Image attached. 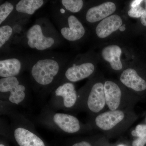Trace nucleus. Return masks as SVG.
<instances>
[{
  "mask_svg": "<svg viewBox=\"0 0 146 146\" xmlns=\"http://www.w3.org/2000/svg\"><path fill=\"white\" fill-rule=\"evenodd\" d=\"M63 71L60 60L54 57H46L33 64L30 69V75L36 87L44 90L54 85L62 76Z\"/></svg>",
  "mask_w": 146,
  "mask_h": 146,
  "instance_id": "obj_1",
  "label": "nucleus"
},
{
  "mask_svg": "<svg viewBox=\"0 0 146 146\" xmlns=\"http://www.w3.org/2000/svg\"><path fill=\"white\" fill-rule=\"evenodd\" d=\"M13 119L7 133L13 136L19 146H46L27 120L19 115H10Z\"/></svg>",
  "mask_w": 146,
  "mask_h": 146,
  "instance_id": "obj_2",
  "label": "nucleus"
},
{
  "mask_svg": "<svg viewBox=\"0 0 146 146\" xmlns=\"http://www.w3.org/2000/svg\"><path fill=\"white\" fill-rule=\"evenodd\" d=\"M40 120L48 126L63 133H77L81 127L79 121L74 116L63 112H54L50 110L42 112Z\"/></svg>",
  "mask_w": 146,
  "mask_h": 146,
  "instance_id": "obj_3",
  "label": "nucleus"
},
{
  "mask_svg": "<svg viewBox=\"0 0 146 146\" xmlns=\"http://www.w3.org/2000/svg\"><path fill=\"white\" fill-rule=\"evenodd\" d=\"M0 92L1 95L9 93L6 101L16 105L24 103L28 95L26 86L18 76L1 78Z\"/></svg>",
  "mask_w": 146,
  "mask_h": 146,
  "instance_id": "obj_4",
  "label": "nucleus"
},
{
  "mask_svg": "<svg viewBox=\"0 0 146 146\" xmlns=\"http://www.w3.org/2000/svg\"><path fill=\"white\" fill-rule=\"evenodd\" d=\"M77 98L74 84L70 82H62L54 90L52 104L57 109H70L75 105Z\"/></svg>",
  "mask_w": 146,
  "mask_h": 146,
  "instance_id": "obj_5",
  "label": "nucleus"
},
{
  "mask_svg": "<svg viewBox=\"0 0 146 146\" xmlns=\"http://www.w3.org/2000/svg\"><path fill=\"white\" fill-rule=\"evenodd\" d=\"M26 38L29 47L40 51L50 48L55 42L53 37L45 35L42 25L39 24H35L28 30Z\"/></svg>",
  "mask_w": 146,
  "mask_h": 146,
  "instance_id": "obj_6",
  "label": "nucleus"
},
{
  "mask_svg": "<svg viewBox=\"0 0 146 146\" xmlns=\"http://www.w3.org/2000/svg\"><path fill=\"white\" fill-rule=\"evenodd\" d=\"M95 67L92 63L74 64L67 68L64 73L65 78L70 82H76L89 77L94 72Z\"/></svg>",
  "mask_w": 146,
  "mask_h": 146,
  "instance_id": "obj_7",
  "label": "nucleus"
},
{
  "mask_svg": "<svg viewBox=\"0 0 146 146\" xmlns=\"http://www.w3.org/2000/svg\"><path fill=\"white\" fill-rule=\"evenodd\" d=\"M68 27L60 29L61 35L66 40L75 41L81 39L85 34V29L81 22L76 16L71 15L68 19Z\"/></svg>",
  "mask_w": 146,
  "mask_h": 146,
  "instance_id": "obj_8",
  "label": "nucleus"
},
{
  "mask_svg": "<svg viewBox=\"0 0 146 146\" xmlns=\"http://www.w3.org/2000/svg\"><path fill=\"white\" fill-rule=\"evenodd\" d=\"M106 104L104 85L101 82L92 86L87 101V105L91 112L98 113L104 107Z\"/></svg>",
  "mask_w": 146,
  "mask_h": 146,
  "instance_id": "obj_9",
  "label": "nucleus"
},
{
  "mask_svg": "<svg viewBox=\"0 0 146 146\" xmlns=\"http://www.w3.org/2000/svg\"><path fill=\"white\" fill-rule=\"evenodd\" d=\"M124 114L121 110H111L102 113L96 119L97 126L104 130L111 129L124 118Z\"/></svg>",
  "mask_w": 146,
  "mask_h": 146,
  "instance_id": "obj_10",
  "label": "nucleus"
},
{
  "mask_svg": "<svg viewBox=\"0 0 146 146\" xmlns=\"http://www.w3.org/2000/svg\"><path fill=\"white\" fill-rule=\"evenodd\" d=\"M122 25V20L117 15H113L105 18L98 25L96 33L99 37H107L117 30Z\"/></svg>",
  "mask_w": 146,
  "mask_h": 146,
  "instance_id": "obj_11",
  "label": "nucleus"
},
{
  "mask_svg": "<svg viewBox=\"0 0 146 146\" xmlns=\"http://www.w3.org/2000/svg\"><path fill=\"white\" fill-rule=\"evenodd\" d=\"M115 4L110 2L104 3L89 9L86 13V21L91 23H95L108 17L116 11Z\"/></svg>",
  "mask_w": 146,
  "mask_h": 146,
  "instance_id": "obj_12",
  "label": "nucleus"
},
{
  "mask_svg": "<svg viewBox=\"0 0 146 146\" xmlns=\"http://www.w3.org/2000/svg\"><path fill=\"white\" fill-rule=\"evenodd\" d=\"M106 103L112 111L116 110L119 106L121 98V91L115 82L106 81L104 84Z\"/></svg>",
  "mask_w": 146,
  "mask_h": 146,
  "instance_id": "obj_13",
  "label": "nucleus"
},
{
  "mask_svg": "<svg viewBox=\"0 0 146 146\" xmlns=\"http://www.w3.org/2000/svg\"><path fill=\"white\" fill-rule=\"evenodd\" d=\"M120 80L125 86L135 91H143L146 89V82L133 69L124 71L120 76Z\"/></svg>",
  "mask_w": 146,
  "mask_h": 146,
  "instance_id": "obj_14",
  "label": "nucleus"
},
{
  "mask_svg": "<svg viewBox=\"0 0 146 146\" xmlns=\"http://www.w3.org/2000/svg\"><path fill=\"white\" fill-rule=\"evenodd\" d=\"M23 70V64L16 58H9L0 60V77L1 78L18 76Z\"/></svg>",
  "mask_w": 146,
  "mask_h": 146,
  "instance_id": "obj_15",
  "label": "nucleus"
},
{
  "mask_svg": "<svg viewBox=\"0 0 146 146\" xmlns=\"http://www.w3.org/2000/svg\"><path fill=\"white\" fill-rule=\"evenodd\" d=\"M121 53V49L119 46L113 45L105 48L102 51V55L104 59L109 62L112 69L120 70L123 68L120 60Z\"/></svg>",
  "mask_w": 146,
  "mask_h": 146,
  "instance_id": "obj_16",
  "label": "nucleus"
},
{
  "mask_svg": "<svg viewBox=\"0 0 146 146\" xmlns=\"http://www.w3.org/2000/svg\"><path fill=\"white\" fill-rule=\"evenodd\" d=\"M44 4L43 0H21L16 4V9L19 13L33 15Z\"/></svg>",
  "mask_w": 146,
  "mask_h": 146,
  "instance_id": "obj_17",
  "label": "nucleus"
},
{
  "mask_svg": "<svg viewBox=\"0 0 146 146\" xmlns=\"http://www.w3.org/2000/svg\"><path fill=\"white\" fill-rule=\"evenodd\" d=\"M61 3L67 10L72 13L80 11L83 6V1L82 0H62Z\"/></svg>",
  "mask_w": 146,
  "mask_h": 146,
  "instance_id": "obj_18",
  "label": "nucleus"
},
{
  "mask_svg": "<svg viewBox=\"0 0 146 146\" xmlns=\"http://www.w3.org/2000/svg\"><path fill=\"white\" fill-rule=\"evenodd\" d=\"M13 29L8 25H4L0 27V48H1L8 42L13 33Z\"/></svg>",
  "mask_w": 146,
  "mask_h": 146,
  "instance_id": "obj_19",
  "label": "nucleus"
},
{
  "mask_svg": "<svg viewBox=\"0 0 146 146\" xmlns=\"http://www.w3.org/2000/svg\"><path fill=\"white\" fill-rule=\"evenodd\" d=\"M14 6L11 3L5 2L0 5V25L10 15L14 9Z\"/></svg>",
  "mask_w": 146,
  "mask_h": 146,
  "instance_id": "obj_20",
  "label": "nucleus"
},
{
  "mask_svg": "<svg viewBox=\"0 0 146 146\" xmlns=\"http://www.w3.org/2000/svg\"><path fill=\"white\" fill-rule=\"evenodd\" d=\"M145 11V9L140 5L131 7L128 11V14L131 17L138 18L141 17Z\"/></svg>",
  "mask_w": 146,
  "mask_h": 146,
  "instance_id": "obj_21",
  "label": "nucleus"
},
{
  "mask_svg": "<svg viewBox=\"0 0 146 146\" xmlns=\"http://www.w3.org/2000/svg\"><path fill=\"white\" fill-rule=\"evenodd\" d=\"M132 136L140 138H146V125H139L131 131Z\"/></svg>",
  "mask_w": 146,
  "mask_h": 146,
  "instance_id": "obj_22",
  "label": "nucleus"
},
{
  "mask_svg": "<svg viewBox=\"0 0 146 146\" xmlns=\"http://www.w3.org/2000/svg\"><path fill=\"white\" fill-rule=\"evenodd\" d=\"M146 144V138H138L133 141L132 146H144Z\"/></svg>",
  "mask_w": 146,
  "mask_h": 146,
  "instance_id": "obj_23",
  "label": "nucleus"
},
{
  "mask_svg": "<svg viewBox=\"0 0 146 146\" xmlns=\"http://www.w3.org/2000/svg\"><path fill=\"white\" fill-rule=\"evenodd\" d=\"M144 1H145V12L141 16V21L142 25L144 26H146V0Z\"/></svg>",
  "mask_w": 146,
  "mask_h": 146,
  "instance_id": "obj_24",
  "label": "nucleus"
},
{
  "mask_svg": "<svg viewBox=\"0 0 146 146\" xmlns=\"http://www.w3.org/2000/svg\"><path fill=\"white\" fill-rule=\"evenodd\" d=\"M72 146H91V144L87 141H82L76 143Z\"/></svg>",
  "mask_w": 146,
  "mask_h": 146,
  "instance_id": "obj_25",
  "label": "nucleus"
},
{
  "mask_svg": "<svg viewBox=\"0 0 146 146\" xmlns=\"http://www.w3.org/2000/svg\"><path fill=\"white\" fill-rule=\"evenodd\" d=\"M143 1H141V0H136V1H133V2L131 3V7L140 5V4Z\"/></svg>",
  "mask_w": 146,
  "mask_h": 146,
  "instance_id": "obj_26",
  "label": "nucleus"
},
{
  "mask_svg": "<svg viewBox=\"0 0 146 146\" xmlns=\"http://www.w3.org/2000/svg\"><path fill=\"white\" fill-rule=\"evenodd\" d=\"M125 30V25L121 26L119 28V30L121 31H124Z\"/></svg>",
  "mask_w": 146,
  "mask_h": 146,
  "instance_id": "obj_27",
  "label": "nucleus"
},
{
  "mask_svg": "<svg viewBox=\"0 0 146 146\" xmlns=\"http://www.w3.org/2000/svg\"><path fill=\"white\" fill-rule=\"evenodd\" d=\"M0 146H5V145H4V144L1 143V144H0Z\"/></svg>",
  "mask_w": 146,
  "mask_h": 146,
  "instance_id": "obj_28",
  "label": "nucleus"
},
{
  "mask_svg": "<svg viewBox=\"0 0 146 146\" xmlns=\"http://www.w3.org/2000/svg\"><path fill=\"white\" fill-rule=\"evenodd\" d=\"M119 146H123V145H119Z\"/></svg>",
  "mask_w": 146,
  "mask_h": 146,
  "instance_id": "obj_29",
  "label": "nucleus"
}]
</instances>
